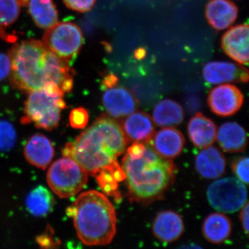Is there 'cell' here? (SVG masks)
I'll return each mask as SVG.
<instances>
[{"label": "cell", "instance_id": "cell-22", "mask_svg": "<svg viewBox=\"0 0 249 249\" xmlns=\"http://www.w3.org/2000/svg\"><path fill=\"white\" fill-rule=\"evenodd\" d=\"M184 119L182 107L176 101L164 99L156 105L152 112V120L160 127L178 125Z\"/></svg>", "mask_w": 249, "mask_h": 249}, {"label": "cell", "instance_id": "cell-6", "mask_svg": "<svg viewBox=\"0 0 249 249\" xmlns=\"http://www.w3.org/2000/svg\"><path fill=\"white\" fill-rule=\"evenodd\" d=\"M47 178L49 187L57 196L70 198L87 184L88 174L74 160L64 157L51 165Z\"/></svg>", "mask_w": 249, "mask_h": 249}, {"label": "cell", "instance_id": "cell-25", "mask_svg": "<svg viewBox=\"0 0 249 249\" xmlns=\"http://www.w3.org/2000/svg\"><path fill=\"white\" fill-rule=\"evenodd\" d=\"M95 177L98 186L105 194L112 196L116 200H120L121 195L119 189V182L113 177L109 166L98 172Z\"/></svg>", "mask_w": 249, "mask_h": 249}, {"label": "cell", "instance_id": "cell-30", "mask_svg": "<svg viewBox=\"0 0 249 249\" xmlns=\"http://www.w3.org/2000/svg\"><path fill=\"white\" fill-rule=\"evenodd\" d=\"M65 6L73 11L86 13L94 6L96 0H63Z\"/></svg>", "mask_w": 249, "mask_h": 249}, {"label": "cell", "instance_id": "cell-8", "mask_svg": "<svg viewBox=\"0 0 249 249\" xmlns=\"http://www.w3.org/2000/svg\"><path fill=\"white\" fill-rule=\"evenodd\" d=\"M208 200L219 212L232 213L242 209L247 202L246 186L238 178H219L209 186Z\"/></svg>", "mask_w": 249, "mask_h": 249}, {"label": "cell", "instance_id": "cell-20", "mask_svg": "<svg viewBox=\"0 0 249 249\" xmlns=\"http://www.w3.org/2000/svg\"><path fill=\"white\" fill-rule=\"evenodd\" d=\"M219 146L227 152H242L248 144L247 132L240 124L235 122L224 123L217 132Z\"/></svg>", "mask_w": 249, "mask_h": 249}, {"label": "cell", "instance_id": "cell-18", "mask_svg": "<svg viewBox=\"0 0 249 249\" xmlns=\"http://www.w3.org/2000/svg\"><path fill=\"white\" fill-rule=\"evenodd\" d=\"M24 155L31 165L45 169L53 159V144L47 137L37 134L31 137L24 146Z\"/></svg>", "mask_w": 249, "mask_h": 249}, {"label": "cell", "instance_id": "cell-29", "mask_svg": "<svg viewBox=\"0 0 249 249\" xmlns=\"http://www.w3.org/2000/svg\"><path fill=\"white\" fill-rule=\"evenodd\" d=\"M70 121L72 127L76 129L84 128L89 121V114L84 108H76L72 110L70 114Z\"/></svg>", "mask_w": 249, "mask_h": 249}, {"label": "cell", "instance_id": "cell-16", "mask_svg": "<svg viewBox=\"0 0 249 249\" xmlns=\"http://www.w3.org/2000/svg\"><path fill=\"white\" fill-rule=\"evenodd\" d=\"M154 235L161 242L178 240L184 231V223L181 216L172 211H163L156 216L152 225Z\"/></svg>", "mask_w": 249, "mask_h": 249}, {"label": "cell", "instance_id": "cell-32", "mask_svg": "<svg viewBox=\"0 0 249 249\" xmlns=\"http://www.w3.org/2000/svg\"><path fill=\"white\" fill-rule=\"evenodd\" d=\"M146 145L142 142H134L127 150V154L133 160H138L143 155Z\"/></svg>", "mask_w": 249, "mask_h": 249}, {"label": "cell", "instance_id": "cell-1", "mask_svg": "<svg viewBox=\"0 0 249 249\" xmlns=\"http://www.w3.org/2000/svg\"><path fill=\"white\" fill-rule=\"evenodd\" d=\"M128 143L121 124L115 119L103 116L67 143L62 153L76 161L88 175L95 176L116 161Z\"/></svg>", "mask_w": 249, "mask_h": 249}, {"label": "cell", "instance_id": "cell-11", "mask_svg": "<svg viewBox=\"0 0 249 249\" xmlns=\"http://www.w3.org/2000/svg\"><path fill=\"white\" fill-rule=\"evenodd\" d=\"M105 109L113 119L127 117L137 110L138 103L132 93L123 87L106 89L103 96Z\"/></svg>", "mask_w": 249, "mask_h": 249}, {"label": "cell", "instance_id": "cell-27", "mask_svg": "<svg viewBox=\"0 0 249 249\" xmlns=\"http://www.w3.org/2000/svg\"><path fill=\"white\" fill-rule=\"evenodd\" d=\"M17 142V133L12 124L8 121H0V150L9 151L14 148Z\"/></svg>", "mask_w": 249, "mask_h": 249}, {"label": "cell", "instance_id": "cell-3", "mask_svg": "<svg viewBox=\"0 0 249 249\" xmlns=\"http://www.w3.org/2000/svg\"><path fill=\"white\" fill-rule=\"evenodd\" d=\"M73 219L77 235L88 246H105L116 233L115 209L107 196L96 191L80 194L68 210Z\"/></svg>", "mask_w": 249, "mask_h": 249}, {"label": "cell", "instance_id": "cell-9", "mask_svg": "<svg viewBox=\"0 0 249 249\" xmlns=\"http://www.w3.org/2000/svg\"><path fill=\"white\" fill-rule=\"evenodd\" d=\"M244 96L235 85H220L211 90L208 97L210 109L222 117L234 115L243 106Z\"/></svg>", "mask_w": 249, "mask_h": 249}, {"label": "cell", "instance_id": "cell-12", "mask_svg": "<svg viewBox=\"0 0 249 249\" xmlns=\"http://www.w3.org/2000/svg\"><path fill=\"white\" fill-rule=\"evenodd\" d=\"M249 36L248 24H240L231 28L222 37L224 53L240 65L249 63Z\"/></svg>", "mask_w": 249, "mask_h": 249}, {"label": "cell", "instance_id": "cell-10", "mask_svg": "<svg viewBox=\"0 0 249 249\" xmlns=\"http://www.w3.org/2000/svg\"><path fill=\"white\" fill-rule=\"evenodd\" d=\"M205 81L211 85L229 83H247L249 81V71L239 64L230 62L212 61L203 67Z\"/></svg>", "mask_w": 249, "mask_h": 249}, {"label": "cell", "instance_id": "cell-28", "mask_svg": "<svg viewBox=\"0 0 249 249\" xmlns=\"http://www.w3.org/2000/svg\"><path fill=\"white\" fill-rule=\"evenodd\" d=\"M249 162L248 157H245L237 158L232 163V171L244 184L249 183Z\"/></svg>", "mask_w": 249, "mask_h": 249}, {"label": "cell", "instance_id": "cell-19", "mask_svg": "<svg viewBox=\"0 0 249 249\" xmlns=\"http://www.w3.org/2000/svg\"><path fill=\"white\" fill-rule=\"evenodd\" d=\"M217 132V126L213 121L200 112L192 117L188 124L189 138L199 148L211 146L215 142Z\"/></svg>", "mask_w": 249, "mask_h": 249}, {"label": "cell", "instance_id": "cell-26", "mask_svg": "<svg viewBox=\"0 0 249 249\" xmlns=\"http://www.w3.org/2000/svg\"><path fill=\"white\" fill-rule=\"evenodd\" d=\"M18 0H0V27H8L17 20L20 14Z\"/></svg>", "mask_w": 249, "mask_h": 249}, {"label": "cell", "instance_id": "cell-17", "mask_svg": "<svg viewBox=\"0 0 249 249\" xmlns=\"http://www.w3.org/2000/svg\"><path fill=\"white\" fill-rule=\"evenodd\" d=\"M196 168L205 178H217L225 173L227 160L224 155L215 147H205L196 159Z\"/></svg>", "mask_w": 249, "mask_h": 249}, {"label": "cell", "instance_id": "cell-23", "mask_svg": "<svg viewBox=\"0 0 249 249\" xmlns=\"http://www.w3.org/2000/svg\"><path fill=\"white\" fill-rule=\"evenodd\" d=\"M29 13L36 25L47 29L58 22V13L53 0H29Z\"/></svg>", "mask_w": 249, "mask_h": 249}, {"label": "cell", "instance_id": "cell-4", "mask_svg": "<svg viewBox=\"0 0 249 249\" xmlns=\"http://www.w3.org/2000/svg\"><path fill=\"white\" fill-rule=\"evenodd\" d=\"M47 49L37 40L22 41L9 52L11 83L18 89L30 93L52 83Z\"/></svg>", "mask_w": 249, "mask_h": 249}, {"label": "cell", "instance_id": "cell-2", "mask_svg": "<svg viewBox=\"0 0 249 249\" xmlns=\"http://www.w3.org/2000/svg\"><path fill=\"white\" fill-rule=\"evenodd\" d=\"M129 197L132 202L148 204L161 199L173 185L177 167L170 160L160 157L146 145L143 155L133 160L126 154L122 160Z\"/></svg>", "mask_w": 249, "mask_h": 249}, {"label": "cell", "instance_id": "cell-31", "mask_svg": "<svg viewBox=\"0 0 249 249\" xmlns=\"http://www.w3.org/2000/svg\"><path fill=\"white\" fill-rule=\"evenodd\" d=\"M11 73V60L9 55L0 53V82L7 78Z\"/></svg>", "mask_w": 249, "mask_h": 249}, {"label": "cell", "instance_id": "cell-15", "mask_svg": "<svg viewBox=\"0 0 249 249\" xmlns=\"http://www.w3.org/2000/svg\"><path fill=\"white\" fill-rule=\"evenodd\" d=\"M154 150L163 158L172 160L181 155L184 148V137L178 129L163 127L154 134L152 139ZM151 141V142H152Z\"/></svg>", "mask_w": 249, "mask_h": 249}, {"label": "cell", "instance_id": "cell-5", "mask_svg": "<svg viewBox=\"0 0 249 249\" xmlns=\"http://www.w3.org/2000/svg\"><path fill=\"white\" fill-rule=\"evenodd\" d=\"M63 96V91L53 83L31 91L25 103L22 122L33 123L36 127L47 130L58 127L61 111L66 107Z\"/></svg>", "mask_w": 249, "mask_h": 249}, {"label": "cell", "instance_id": "cell-14", "mask_svg": "<svg viewBox=\"0 0 249 249\" xmlns=\"http://www.w3.org/2000/svg\"><path fill=\"white\" fill-rule=\"evenodd\" d=\"M238 8L230 0H209L205 16L209 25L217 31L231 27L238 17Z\"/></svg>", "mask_w": 249, "mask_h": 249}, {"label": "cell", "instance_id": "cell-36", "mask_svg": "<svg viewBox=\"0 0 249 249\" xmlns=\"http://www.w3.org/2000/svg\"><path fill=\"white\" fill-rule=\"evenodd\" d=\"M19 1V4H20L21 6H25L26 5L29 4V0H18Z\"/></svg>", "mask_w": 249, "mask_h": 249}, {"label": "cell", "instance_id": "cell-35", "mask_svg": "<svg viewBox=\"0 0 249 249\" xmlns=\"http://www.w3.org/2000/svg\"><path fill=\"white\" fill-rule=\"evenodd\" d=\"M177 249H203L199 245L196 244H186V245L181 246Z\"/></svg>", "mask_w": 249, "mask_h": 249}, {"label": "cell", "instance_id": "cell-24", "mask_svg": "<svg viewBox=\"0 0 249 249\" xmlns=\"http://www.w3.org/2000/svg\"><path fill=\"white\" fill-rule=\"evenodd\" d=\"M53 197L52 193L44 186L36 187L26 198L28 211L36 217H43L53 209Z\"/></svg>", "mask_w": 249, "mask_h": 249}, {"label": "cell", "instance_id": "cell-34", "mask_svg": "<svg viewBox=\"0 0 249 249\" xmlns=\"http://www.w3.org/2000/svg\"><path fill=\"white\" fill-rule=\"evenodd\" d=\"M118 83V78L114 73H108L102 81V87L105 90L114 88Z\"/></svg>", "mask_w": 249, "mask_h": 249}, {"label": "cell", "instance_id": "cell-33", "mask_svg": "<svg viewBox=\"0 0 249 249\" xmlns=\"http://www.w3.org/2000/svg\"><path fill=\"white\" fill-rule=\"evenodd\" d=\"M241 209L242 210H241L240 213V222L242 223V227H243L245 233L248 234L249 223V205L248 201Z\"/></svg>", "mask_w": 249, "mask_h": 249}, {"label": "cell", "instance_id": "cell-21", "mask_svg": "<svg viewBox=\"0 0 249 249\" xmlns=\"http://www.w3.org/2000/svg\"><path fill=\"white\" fill-rule=\"evenodd\" d=\"M232 232V224L225 214L214 213L205 219L202 225L204 238L212 244L219 245L225 242Z\"/></svg>", "mask_w": 249, "mask_h": 249}, {"label": "cell", "instance_id": "cell-7", "mask_svg": "<svg viewBox=\"0 0 249 249\" xmlns=\"http://www.w3.org/2000/svg\"><path fill=\"white\" fill-rule=\"evenodd\" d=\"M42 43L48 50L71 65L83 47L84 36L74 23L57 22L45 31Z\"/></svg>", "mask_w": 249, "mask_h": 249}, {"label": "cell", "instance_id": "cell-13", "mask_svg": "<svg viewBox=\"0 0 249 249\" xmlns=\"http://www.w3.org/2000/svg\"><path fill=\"white\" fill-rule=\"evenodd\" d=\"M121 126L129 142L150 143L155 134V124L144 111H134L124 119Z\"/></svg>", "mask_w": 249, "mask_h": 249}]
</instances>
